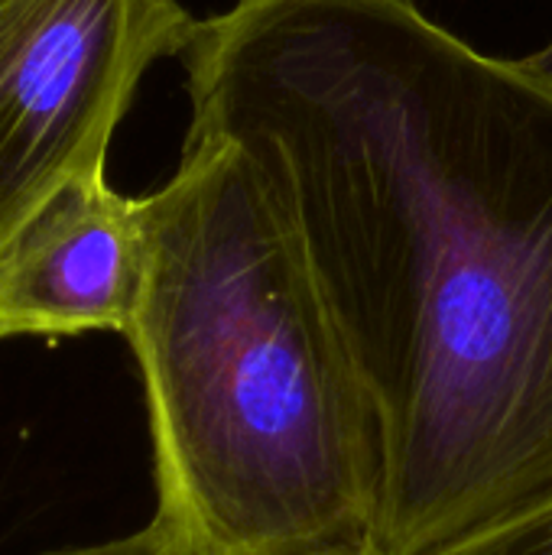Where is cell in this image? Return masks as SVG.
<instances>
[{
	"label": "cell",
	"mask_w": 552,
	"mask_h": 555,
	"mask_svg": "<svg viewBox=\"0 0 552 555\" xmlns=\"http://www.w3.org/2000/svg\"><path fill=\"white\" fill-rule=\"evenodd\" d=\"M192 140L293 221L381 436V555L552 494V78L416 0H234L179 55Z\"/></svg>",
	"instance_id": "cell-1"
},
{
	"label": "cell",
	"mask_w": 552,
	"mask_h": 555,
	"mask_svg": "<svg viewBox=\"0 0 552 555\" xmlns=\"http://www.w3.org/2000/svg\"><path fill=\"white\" fill-rule=\"evenodd\" d=\"M153 520L189 555H381V436L306 247L254 169L185 137L140 198Z\"/></svg>",
	"instance_id": "cell-2"
},
{
	"label": "cell",
	"mask_w": 552,
	"mask_h": 555,
	"mask_svg": "<svg viewBox=\"0 0 552 555\" xmlns=\"http://www.w3.org/2000/svg\"><path fill=\"white\" fill-rule=\"evenodd\" d=\"M195 26L179 0H0V241L68 179L104 172L143 75Z\"/></svg>",
	"instance_id": "cell-3"
},
{
	"label": "cell",
	"mask_w": 552,
	"mask_h": 555,
	"mask_svg": "<svg viewBox=\"0 0 552 555\" xmlns=\"http://www.w3.org/2000/svg\"><path fill=\"white\" fill-rule=\"evenodd\" d=\"M146 263L143 208L107 172L75 176L0 241V341L127 335Z\"/></svg>",
	"instance_id": "cell-4"
},
{
	"label": "cell",
	"mask_w": 552,
	"mask_h": 555,
	"mask_svg": "<svg viewBox=\"0 0 552 555\" xmlns=\"http://www.w3.org/2000/svg\"><path fill=\"white\" fill-rule=\"evenodd\" d=\"M439 555H552V494Z\"/></svg>",
	"instance_id": "cell-5"
},
{
	"label": "cell",
	"mask_w": 552,
	"mask_h": 555,
	"mask_svg": "<svg viewBox=\"0 0 552 555\" xmlns=\"http://www.w3.org/2000/svg\"><path fill=\"white\" fill-rule=\"evenodd\" d=\"M46 555H189L156 520H150L143 530L120 537V540H107V543H94V546H72V550H52Z\"/></svg>",
	"instance_id": "cell-6"
},
{
	"label": "cell",
	"mask_w": 552,
	"mask_h": 555,
	"mask_svg": "<svg viewBox=\"0 0 552 555\" xmlns=\"http://www.w3.org/2000/svg\"><path fill=\"white\" fill-rule=\"evenodd\" d=\"M527 62H530L537 72H543L547 78H552V42L550 46H543V49H537V52H530Z\"/></svg>",
	"instance_id": "cell-7"
}]
</instances>
